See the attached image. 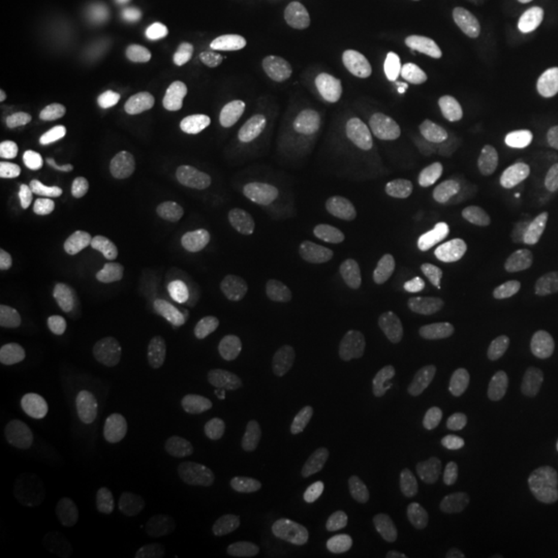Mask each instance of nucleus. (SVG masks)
I'll return each mask as SVG.
<instances>
[{
  "label": "nucleus",
  "instance_id": "nucleus-25",
  "mask_svg": "<svg viewBox=\"0 0 558 558\" xmlns=\"http://www.w3.org/2000/svg\"><path fill=\"white\" fill-rule=\"evenodd\" d=\"M240 201V189L234 184H228L223 180H216L207 186H203L197 197L195 207L205 218H218L228 211H232Z\"/></svg>",
  "mask_w": 558,
  "mask_h": 558
},
{
  "label": "nucleus",
  "instance_id": "nucleus-36",
  "mask_svg": "<svg viewBox=\"0 0 558 558\" xmlns=\"http://www.w3.org/2000/svg\"><path fill=\"white\" fill-rule=\"evenodd\" d=\"M11 197H13V189H11V184L7 180H2L0 182V203H9Z\"/></svg>",
  "mask_w": 558,
  "mask_h": 558
},
{
  "label": "nucleus",
  "instance_id": "nucleus-2",
  "mask_svg": "<svg viewBox=\"0 0 558 558\" xmlns=\"http://www.w3.org/2000/svg\"><path fill=\"white\" fill-rule=\"evenodd\" d=\"M352 356L368 373L389 379H412L422 371V354L380 331H360L352 341Z\"/></svg>",
  "mask_w": 558,
  "mask_h": 558
},
{
  "label": "nucleus",
  "instance_id": "nucleus-32",
  "mask_svg": "<svg viewBox=\"0 0 558 558\" xmlns=\"http://www.w3.org/2000/svg\"><path fill=\"white\" fill-rule=\"evenodd\" d=\"M64 393H66V383H64L60 373L52 371V368L40 371L38 398H40L41 414L46 418H54L62 410Z\"/></svg>",
  "mask_w": 558,
  "mask_h": 558
},
{
  "label": "nucleus",
  "instance_id": "nucleus-5",
  "mask_svg": "<svg viewBox=\"0 0 558 558\" xmlns=\"http://www.w3.org/2000/svg\"><path fill=\"white\" fill-rule=\"evenodd\" d=\"M420 476L422 472L414 459H391L371 465L362 476V488L368 499L379 505H396L416 490Z\"/></svg>",
  "mask_w": 558,
  "mask_h": 558
},
{
  "label": "nucleus",
  "instance_id": "nucleus-29",
  "mask_svg": "<svg viewBox=\"0 0 558 558\" xmlns=\"http://www.w3.org/2000/svg\"><path fill=\"white\" fill-rule=\"evenodd\" d=\"M179 379V366L168 354H154L143 368V389L151 398L166 396Z\"/></svg>",
  "mask_w": 558,
  "mask_h": 558
},
{
  "label": "nucleus",
  "instance_id": "nucleus-37",
  "mask_svg": "<svg viewBox=\"0 0 558 558\" xmlns=\"http://www.w3.org/2000/svg\"><path fill=\"white\" fill-rule=\"evenodd\" d=\"M447 558H486L484 555H480V553H474V550H453L451 555Z\"/></svg>",
  "mask_w": 558,
  "mask_h": 558
},
{
  "label": "nucleus",
  "instance_id": "nucleus-28",
  "mask_svg": "<svg viewBox=\"0 0 558 558\" xmlns=\"http://www.w3.org/2000/svg\"><path fill=\"white\" fill-rule=\"evenodd\" d=\"M336 66H338V62H336L333 52L323 46H317V44L306 46L292 59V73H294V77L302 81L327 77L336 71Z\"/></svg>",
  "mask_w": 558,
  "mask_h": 558
},
{
  "label": "nucleus",
  "instance_id": "nucleus-34",
  "mask_svg": "<svg viewBox=\"0 0 558 558\" xmlns=\"http://www.w3.org/2000/svg\"><path fill=\"white\" fill-rule=\"evenodd\" d=\"M25 530V518L20 507L9 499H0V539L11 542L20 538Z\"/></svg>",
  "mask_w": 558,
  "mask_h": 558
},
{
  "label": "nucleus",
  "instance_id": "nucleus-22",
  "mask_svg": "<svg viewBox=\"0 0 558 558\" xmlns=\"http://www.w3.org/2000/svg\"><path fill=\"white\" fill-rule=\"evenodd\" d=\"M177 34L186 46H193V48L207 46L218 34V21L209 9L191 7V9H184L177 17Z\"/></svg>",
  "mask_w": 558,
  "mask_h": 558
},
{
  "label": "nucleus",
  "instance_id": "nucleus-4",
  "mask_svg": "<svg viewBox=\"0 0 558 558\" xmlns=\"http://www.w3.org/2000/svg\"><path fill=\"white\" fill-rule=\"evenodd\" d=\"M375 189V174L362 161L345 163L329 189L325 209L336 221H359L366 211V199Z\"/></svg>",
  "mask_w": 558,
  "mask_h": 558
},
{
  "label": "nucleus",
  "instance_id": "nucleus-38",
  "mask_svg": "<svg viewBox=\"0 0 558 558\" xmlns=\"http://www.w3.org/2000/svg\"><path fill=\"white\" fill-rule=\"evenodd\" d=\"M259 0H232V4L234 7H240V9H246V7H253V4H257Z\"/></svg>",
  "mask_w": 558,
  "mask_h": 558
},
{
  "label": "nucleus",
  "instance_id": "nucleus-3",
  "mask_svg": "<svg viewBox=\"0 0 558 558\" xmlns=\"http://www.w3.org/2000/svg\"><path fill=\"white\" fill-rule=\"evenodd\" d=\"M269 338H271L269 315L255 302H242L221 320V348L232 359L257 356L269 343Z\"/></svg>",
  "mask_w": 558,
  "mask_h": 558
},
{
  "label": "nucleus",
  "instance_id": "nucleus-21",
  "mask_svg": "<svg viewBox=\"0 0 558 558\" xmlns=\"http://www.w3.org/2000/svg\"><path fill=\"white\" fill-rule=\"evenodd\" d=\"M387 106V92L379 85L360 87L356 100L348 108V126L356 133L371 129L379 122Z\"/></svg>",
  "mask_w": 558,
  "mask_h": 558
},
{
  "label": "nucleus",
  "instance_id": "nucleus-13",
  "mask_svg": "<svg viewBox=\"0 0 558 558\" xmlns=\"http://www.w3.org/2000/svg\"><path fill=\"white\" fill-rule=\"evenodd\" d=\"M180 493L186 499L199 502L201 507L218 521H228L236 511L234 493L218 476L209 472L197 470L186 474Z\"/></svg>",
  "mask_w": 558,
  "mask_h": 558
},
{
  "label": "nucleus",
  "instance_id": "nucleus-26",
  "mask_svg": "<svg viewBox=\"0 0 558 558\" xmlns=\"http://www.w3.org/2000/svg\"><path fill=\"white\" fill-rule=\"evenodd\" d=\"M62 242V232L50 223H34L13 236V251L17 257H32L57 248Z\"/></svg>",
  "mask_w": 558,
  "mask_h": 558
},
{
  "label": "nucleus",
  "instance_id": "nucleus-15",
  "mask_svg": "<svg viewBox=\"0 0 558 558\" xmlns=\"http://www.w3.org/2000/svg\"><path fill=\"white\" fill-rule=\"evenodd\" d=\"M59 373L66 387L92 396H117L124 389V379L117 373H94L77 360H64Z\"/></svg>",
  "mask_w": 558,
  "mask_h": 558
},
{
  "label": "nucleus",
  "instance_id": "nucleus-30",
  "mask_svg": "<svg viewBox=\"0 0 558 558\" xmlns=\"http://www.w3.org/2000/svg\"><path fill=\"white\" fill-rule=\"evenodd\" d=\"M36 308V290L25 281H7L0 288V313L4 317L25 319Z\"/></svg>",
  "mask_w": 558,
  "mask_h": 558
},
{
  "label": "nucleus",
  "instance_id": "nucleus-33",
  "mask_svg": "<svg viewBox=\"0 0 558 558\" xmlns=\"http://www.w3.org/2000/svg\"><path fill=\"white\" fill-rule=\"evenodd\" d=\"M281 32H283L281 21L271 15H257L244 23V36L257 44H271V41L278 40Z\"/></svg>",
  "mask_w": 558,
  "mask_h": 558
},
{
  "label": "nucleus",
  "instance_id": "nucleus-1",
  "mask_svg": "<svg viewBox=\"0 0 558 558\" xmlns=\"http://www.w3.org/2000/svg\"><path fill=\"white\" fill-rule=\"evenodd\" d=\"M488 391L502 403L534 412L557 396L558 383L550 373L523 366V364H500L486 377Z\"/></svg>",
  "mask_w": 558,
  "mask_h": 558
},
{
  "label": "nucleus",
  "instance_id": "nucleus-16",
  "mask_svg": "<svg viewBox=\"0 0 558 558\" xmlns=\"http://www.w3.org/2000/svg\"><path fill=\"white\" fill-rule=\"evenodd\" d=\"M248 536L236 525H214L193 546V558H244Z\"/></svg>",
  "mask_w": 558,
  "mask_h": 558
},
{
  "label": "nucleus",
  "instance_id": "nucleus-14",
  "mask_svg": "<svg viewBox=\"0 0 558 558\" xmlns=\"http://www.w3.org/2000/svg\"><path fill=\"white\" fill-rule=\"evenodd\" d=\"M313 426L319 433L320 437L341 442V445H352L359 442L366 428L368 420L360 412L359 408L350 403H329L317 410Z\"/></svg>",
  "mask_w": 558,
  "mask_h": 558
},
{
  "label": "nucleus",
  "instance_id": "nucleus-12",
  "mask_svg": "<svg viewBox=\"0 0 558 558\" xmlns=\"http://www.w3.org/2000/svg\"><path fill=\"white\" fill-rule=\"evenodd\" d=\"M420 244L422 240L418 232L414 230H408V228L380 230L360 244V257L373 267L393 269L410 259L412 255H416Z\"/></svg>",
  "mask_w": 558,
  "mask_h": 558
},
{
  "label": "nucleus",
  "instance_id": "nucleus-23",
  "mask_svg": "<svg viewBox=\"0 0 558 558\" xmlns=\"http://www.w3.org/2000/svg\"><path fill=\"white\" fill-rule=\"evenodd\" d=\"M46 323H48L50 331L64 341L80 339L87 329V320H85V315L80 306L64 302V300H54L48 304Z\"/></svg>",
  "mask_w": 558,
  "mask_h": 558
},
{
  "label": "nucleus",
  "instance_id": "nucleus-20",
  "mask_svg": "<svg viewBox=\"0 0 558 558\" xmlns=\"http://www.w3.org/2000/svg\"><path fill=\"white\" fill-rule=\"evenodd\" d=\"M133 269V257L126 251H114L104 255L101 259L96 260L94 265H89L80 276L81 290H98L104 288L117 279L129 276V271Z\"/></svg>",
  "mask_w": 558,
  "mask_h": 558
},
{
  "label": "nucleus",
  "instance_id": "nucleus-24",
  "mask_svg": "<svg viewBox=\"0 0 558 558\" xmlns=\"http://www.w3.org/2000/svg\"><path fill=\"white\" fill-rule=\"evenodd\" d=\"M110 418V405L100 396H81L71 401L66 422L75 430H98Z\"/></svg>",
  "mask_w": 558,
  "mask_h": 558
},
{
  "label": "nucleus",
  "instance_id": "nucleus-6",
  "mask_svg": "<svg viewBox=\"0 0 558 558\" xmlns=\"http://www.w3.org/2000/svg\"><path fill=\"white\" fill-rule=\"evenodd\" d=\"M458 442L461 451L484 470L497 472L509 463V440L490 420L478 416L461 420L458 424Z\"/></svg>",
  "mask_w": 558,
  "mask_h": 558
},
{
  "label": "nucleus",
  "instance_id": "nucleus-27",
  "mask_svg": "<svg viewBox=\"0 0 558 558\" xmlns=\"http://www.w3.org/2000/svg\"><path fill=\"white\" fill-rule=\"evenodd\" d=\"M40 348L41 338L36 329L13 323L0 325V354L4 359L34 356Z\"/></svg>",
  "mask_w": 558,
  "mask_h": 558
},
{
  "label": "nucleus",
  "instance_id": "nucleus-10",
  "mask_svg": "<svg viewBox=\"0 0 558 558\" xmlns=\"http://www.w3.org/2000/svg\"><path fill=\"white\" fill-rule=\"evenodd\" d=\"M184 474L179 465L168 461H151L129 484L126 497L140 511H151L160 502L182 490Z\"/></svg>",
  "mask_w": 558,
  "mask_h": 558
},
{
  "label": "nucleus",
  "instance_id": "nucleus-9",
  "mask_svg": "<svg viewBox=\"0 0 558 558\" xmlns=\"http://www.w3.org/2000/svg\"><path fill=\"white\" fill-rule=\"evenodd\" d=\"M490 221V205L484 201H465L453 207L440 223V248L447 255L465 253L482 236Z\"/></svg>",
  "mask_w": 558,
  "mask_h": 558
},
{
  "label": "nucleus",
  "instance_id": "nucleus-17",
  "mask_svg": "<svg viewBox=\"0 0 558 558\" xmlns=\"http://www.w3.org/2000/svg\"><path fill=\"white\" fill-rule=\"evenodd\" d=\"M253 114L265 124H296L302 119L300 101L281 89H260L253 98Z\"/></svg>",
  "mask_w": 558,
  "mask_h": 558
},
{
  "label": "nucleus",
  "instance_id": "nucleus-8",
  "mask_svg": "<svg viewBox=\"0 0 558 558\" xmlns=\"http://www.w3.org/2000/svg\"><path fill=\"white\" fill-rule=\"evenodd\" d=\"M308 205L311 199L302 186L279 184L257 197L248 211V218L251 223L259 230H274L290 221L304 218L308 211Z\"/></svg>",
  "mask_w": 558,
  "mask_h": 558
},
{
  "label": "nucleus",
  "instance_id": "nucleus-11",
  "mask_svg": "<svg viewBox=\"0 0 558 558\" xmlns=\"http://www.w3.org/2000/svg\"><path fill=\"white\" fill-rule=\"evenodd\" d=\"M493 92V80L476 69H451L440 71L424 81L420 94L424 100L476 101Z\"/></svg>",
  "mask_w": 558,
  "mask_h": 558
},
{
  "label": "nucleus",
  "instance_id": "nucleus-35",
  "mask_svg": "<svg viewBox=\"0 0 558 558\" xmlns=\"http://www.w3.org/2000/svg\"><path fill=\"white\" fill-rule=\"evenodd\" d=\"M94 327L104 333L106 338L114 339V341H120V343H141V341H145L147 338V333L143 331V329H126V331H119V329H114L112 327V323L106 319V317H94Z\"/></svg>",
  "mask_w": 558,
  "mask_h": 558
},
{
  "label": "nucleus",
  "instance_id": "nucleus-19",
  "mask_svg": "<svg viewBox=\"0 0 558 558\" xmlns=\"http://www.w3.org/2000/svg\"><path fill=\"white\" fill-rule=\"evenodd\" d=\"M525 137L539 158L558 163V112L539 110L525 120Z\"/></svg>",
  "mask_w": 558,
  "mask_h": 558
},
{
  "label": "nucleus",
  "instance_id": "nucleus-31",
  "mask_svg": "<svg viewBox=\"0 0 558 558\" xmlns=\"http://www.w3.org/2000/svg\"><path fill=\"white\" fill-rule=\"evenodd\" d=\"M399 119L408 129H412L418 135H433L442 126L445 112L440 108L428 106V104L410 101L399 108Z\"/></svg>",
  "mask_w": 558,
  "mask_h": 558
},
{
  "label": "nucleus",
  "instance_id": "nucleus-7",
  "mask_svg": "<svg viewBox=\"0 0 558 558\" xmlns=\"http://www.w3.org/2000/svg\"><path fill=\"white\" fill-rule=\"evenodd\" d=\"M532 255V236L527 230L515 228L505 232L490 244V248L482 255L476 267V276L482 283L499 286L502 281L513 278Z\"/></svg>",
  "mask_w": 558,
  "mask_h": 558
},
{
  "label": "nucleus",
  "instance_id": "nucleus-18",
  "mask_svg": "<svg viewBox=\"0 0 558 558\" xmlns=\"http://www.w3.org/2000/svg\"><path fill=\"white\" fill-rule=\"evenodd\" d=\"M131 214L120 207H101L85 218L80 226V236L87 242H106L119 239L131 230Z\"/></svg>",
  "mask_w": 558,
  "mask_h": 558
}]
</instances>
